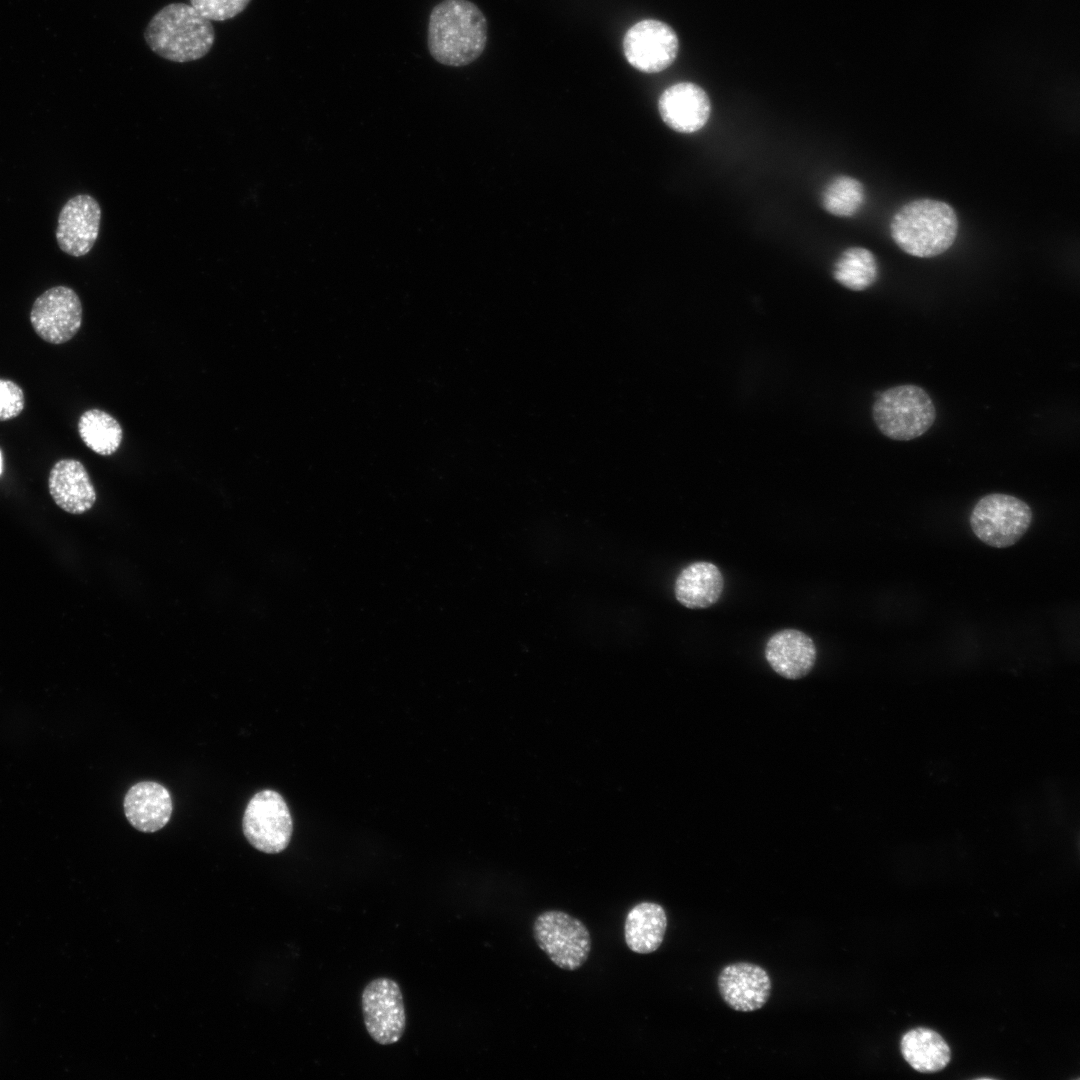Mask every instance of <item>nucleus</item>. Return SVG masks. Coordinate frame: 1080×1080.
<instances>
[{
    "mask_svg": "<svg viewBox=\"0 0 1080 1080\" xmlns=\"http://www.w3.org/2000/svg\"><path fill=\"white\" fill-rule=\"evenodd\" d=\"M487 20L469 0H443L429 16L427 44L440 64L461 67L474 62L487 44Z\"/></svg>",
    "mask_w": 1080,
    "mask_h": 1080,
    "instance_id": "obj_1",
    "label": "nucleus"
},
{
    "mask_svg": "<svg viewBox=\"0 0 1080 1080\" xmlns=\"http://www.w3.org/2000/svg\"><path fill=\"white\" fill-rule=\"evenodd\" d=\"M144 39L159 57L187 63L210 52L215 42V30L211 21L193 6L176 2L162 7L150 19Z\"/></svg>",
    "mask_w": 1080,
    "mask_h": 1080,
    "instance_id": "obj_2",
    "label": "nucleus"
},
{
    "mask_svg": "<svg viewBox=\"0 0 1080 1080\" xmlns=\"http://www.w3.org/2000/svg\"><path fill=\"white\" fill-rule=\"evenodd\" d=\"M890 231L904 252L929 258L952 246L958 233V218L954 209L943 201L916 199L894 214Z\"/></svg>",
    "mask_w": 1080,
    "mask_h": 1080,
    "instance_id": "obj_3",
    "label": "nucleus"
},
{
    "mask_svg": "<svg viewBox=\"0 0 1080 1080\" xmlns=\"http://www.w3.org/2000/svg\"><path fill=\"white\" fill-rule=\"evenodd\" d=\"M872 416L883 435L908 441L930 429L936 419V410L923 388L907 384L882 392L873 404Z\"/></svg>",
    "mask_w": 1080,
    "mask_h": 1080,
    "instance_id": "obj_4",
    "label": "nucleus"
},
{
    "mask_svg": "<svg viewBox=\"0 0 1080 1080\" xmlns=\"http://www.w3.org/2000/svg\"><path fill=\"white\" fill-rule=\"evenodd\" d=\"M1032 519V510L1026 502L1012 495L993 493L978 500L969 523L984 544L1007 548L1022 538Z\"/></svg>",
    "mask_w": 1080,
    "mask_h": 1080,
    "instance_id": "obj_5",
    "label": "nucleus"
},
{
    "mask_svg": "<svg viewBox=\"0 0 1080 1080\" xmlns=\"http://www.w3.org/2000/svg\"><path fill=\"white\" fill-rule=\"evenodd\" d=\"M533 937L538 947L557 967L574 971L588 959L591 936L578 918L559 910L540 913L533 922Z\"/></svg>",
    "mask_w": 1080,
    "mask_h": 1080,
    "instance_id": "obj_6",
    "label": "nucleus"
},
{
    "mask_svg": "<svg viewBox=\"0 0 1080 1080\" xmlns=\"http://www.w3.org/2000/svg\"><path fill=\"white\" fill-rule=\"evenodd\" d=\"M243 833L257 850L282 852L289 844L293 822L284 798L276 791L257 792L248 802L242 819Z\"/></svg>",
    "mask_w": 1080,
    "mask_h": 1080,
    "instance_id": "obj_7",
    "label": "nucleus"
},
{
    "mask_svg": "<svg viewBox=\"0 0 1080 1080\" xmlns=\"http://www.w3.org/2000/svg\"><path fill=\"white\" fill-rule=\"evenodd\" d=\"M364 1024L378 1044L398 1042L406 1028V1013L401 989L396 981L380 977L369 982L361 996Z\"/></svg>",
    "mask_w": 1080,
    "mask_h": 1080,
    "instance_id": "obj_8",
    "label": "nucleus"
},
{
    "mask_svg": "<svg viewBox=\"0 0 1080 1080\" xmlns=\"http://www.w3.org/2000/svg\"><path fill=\"white\" fill-rule=\"evenodd\" d=\"M35 333L51 344L71 340L82 325V304L77 293L67 286H55L38 296L30 311Z\"/></svg>",
    "mask_w": 1080,
    "mask_h": 1080,
    "instance_id": "obj_9",
    "label": "nucleus"
},
{
    "mask_svg": "<svg viewBox=\"0 0 1080 1080\" xmlns=\"http://www.w3.org/2000/svg\"><path fill=\"white\" fill-rule=\"evenodd\" d=\"M679 41L668 24L656 19H644L631 26L623 38L626 60L635 69L656 73L668 68L676 59Z\"/></svg>",
    "mask_w": 1080,
    "mask_h": 1080,
    "instance_id": "obj_10",
    "label": "nucleus"
},
{
    "mask_svg": "<svg viewBox=\"0 0 1080 1080\" xmlns=\"http://www.w3.org/2000/svg\"><path fill=\"white\" fill-rule=\"evenodd\" d=\"M101 208L90 195L69 199L62 207L56 229L60 249L74 257L86 255L94 246L100 228Z\"/></svg>",
    "mask_w": 1080,
    "mask_h": 1080,
    "instance_id": "obj_11",
    "label": "nucleus"
},
{
    "mask_svg": "<svg viewBox=\"0 0 1080 1080\" xmlns=\"http://www.w3.org/2000/svg\"><path fill=\"white\" fill-rule=\"evenodd\" d=\"M718 988L725 1003L740 1012L762 1008L772 989L771 979L759 965L739 962L725 966L718 976Z\"/></svg>",
    "mask_w": 1080,
    "mask_h": 1080,
    "instance_id": "obj_12",
    "label": "nucleus"
},
{
    "mask_svg": "<svg viewBox=\"0 0 1080 1080\" xmlns=\"http://www.w3.org/2000/svg\"><path fill=\"white\" fill-rule=\"evenodd\" d=\"M662 120L680 133L700 130L710 116L706 92L692 82H679L663 91L658 101Z\"/></svg>",
    "mask_w": 1080,
    "mask_h": 1080,
    "instance_id": "obj_13",
    "label": "nucleus"
},
{
    "mask_svg": "<svg viewBox=\"0 0 1080 1080\" xmlns=\"http://www.w3.org/2000/svg\"><path fill=\"white\" fill-rule=\"evenodd\" d=\"M764 655L774 672L786 679L797 680L808 675L813 669L817 649L809 635L789 628L770 636Z\"/></svg>",
    "mask_w": 1080,
    "mask_h": 1080,
    "instance_id": "obj_14",
    "label": "nucleus"
},
{
    "mask_svg": "<svg viewBox=\"0 0 1080 1080\" xmlns=\"http://www.w3.org/2000/svg\"><path fill=\"white\" fill-rule=\"evenodd\" d=\"M50 495L63 511L79 515L90 510L96 491L85 466L76 459H61L50 470Z\"/></svg>",
    "mask_w": 1080,
    "mask_h": 1080,
    "instance_id": "obj_15",
    "label": "nucleus"
},
{
    "mask_svg": "<svg viewBox=\"0 0 1080 1080\" xmlns=\"http://www.w3.org/2000/svg\"><path fill=\"white\" fill-rule=\"evenodd\" d=\"M123 807L130 824L146 833L162 829L169 822L173 810L167 788L153 781H142L131 786L124 797Z\"/></svg>",
    "mask_w": 1080,
    "mask_h": 1080,
    "instance_id": "obj_16",
    "label": "nucleus"
},
{
    "mask_svg": "<svg viewBox=\"0 0 1080 1080\" xmlns=\"http://www.w3.org/2000/svg\"><path fill=\"white\" fill-rule=\"evenodd\" d=\"M724 590V577L712 562L696 561L679 573L674 594L677 601L689 609H705L714 605Z\"/></svg>",
    "mask_w": 1080,
    "mask_h": 1080,
    "instance_id": "obj_17",
    "label": "nucleus"
},
{
    "mask_svg": "<svg viewBox=\"0 0 1080 1080\" xmlns=\"http://www.w3.org/2000/svg\"><path fill=\"white\" fill-rule=\"evenodd\" d=\"M667 924L666 912L660 904L648 901L636 904L624 923L626 945L638 954L656 951L664 940Z\"/></svg>",
    "mask_w": 1080,
    "mask_h": 1080,
    "instance_id": "obj_18",
    "label": "nucleus"
},
{
    "mask_svg": "<svg viewBox=\"0 0 1080 1080\" xmlns=\"http://www.w3.org/2000/svg\"><path fill=\"white\" fill-rule=\"evenodd\" d=\"M901 1052L910 1066L922 1073L943 1069L951 1058L945 1040L937 1032L922 1027L912 1029L902 1037Z\"/></svg>",
    "mask_w": 1080,
    "mask_h": 1080,
    "instance_id": "obj_19",
    "label": "nucleus"
},
{
    "mask_svg": "<svg viewBox=\"0 0 1080 1080\" xmlns=\"http://www.w3.org/2000/svg\"><path fill=\"white\" fill-rule=\"evenodd\" d=\"M78 433L84 444L101 456L114 454L123 437L120 423L109 413L97 408L82 413L78 421Z\"/></svg>",
    "mask_w": 1080,
    "mask_h": 1080,
    "instance_id": "obj_20",
    "label": "nucleus"
},
{
    "mask_svg": "<svg viewBox=\"0 0 1080 1080\" xmlns=\"http://www.w3.org/2000/svg\"><path fill=\"white\" fill-rule=\"evenodd\" d=\"M834 278L844 287L861 291L877 279L878 266L875 256L863 247L845 250L835 263Z\"/></svg>",
    "mask_w": 1080,
    "mask_h": 1080,
    "instance_id": "obj_21",
    "label": "nucleus"
},
{
    "mask_svg": "<svg viewBox=\"0 0 1080 1080\" xmlns=\"http://www.w3.org/2000/svg\"><path fill=\"white\" fill-rule=\"evenodd\" d=\"M865 200L864 187L860 181L849 176L833 179L825 188L822 196L826 211L836 216H852L862 207Z\"/></svg>",
    "mask_w": 1080,
    "mask_h": 1080,
    "instance_id": "obj_22",
    "label": "nucleus"
},
{
    "mask_svg": "<svg viewBox=\"0 0 1080 1080\" xmlns=\"http://www.w3.org/2000/svg\"><path fill=\"white\" fill-rule=\"evenodd\" d=\"M251 0H190L201 15L210 21H226L243 12Z\"/></svg>",
    "mask_w": 1080,
    "mask_h": 1080,
    "instance_id": "obj_23",
    "label": "nucleus"
},
{
    "mask_svg": "<svg viewBox=\"0 0 1080 1080\" xmlns=\"http://www.w3.org/2000/svg\"><path fill=\"white\" fill-rule=\"evenodd\" d=\"M24 406L23 389L12 380L0 378V421L16 418Z\"/></svg>",
    "mask_w": 1080,
    "mask_h": 1080,
    "instance_id": "obj_24",
    "label": "nucleus"
},
{
    "mask_svg": "<svg viewBox=\"0 0 1080 1080\" xmlns=\"http://www.w3.org/2000/svg\"><path fill=\"white\" fill-rule=\"evenodd\" d=\"M1 471H2V454H1V451H0V474H1Z\"/></svg>",
    "mask_w": 1080,
    "mask_h": 1080,
    "instance_id": "obj_25",
    "label": "nucleus"
}]
</instances>
